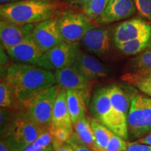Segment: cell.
<instances>
[{"instance_id":"obj_1","label":"cell","mask_w":151,"mask_h":151,"mask_svg":"<svg viewBox=\"0 0 151 151\" xmlns=\"http://www.w3.org/2000/svg\"><path fill=\"white\" fill-rule=\"evenodd\" d=\"M4 80L11 86L17 107L57 84L55 73L33 65L15 63L7 68Z\"/></svg>"},{"instance_id":"obj_2","label":"cell","mask_w":151,"mask_h":151,"mask_svg":"<svg viewBox=\"0 0 151 151\" xmlns=\"http://www.w3.org/2000/svg\"><path fill=\"white\" fill-rule=\"evenodd\" d=\"M58 5L53 0H21L1 4V19L15 23L37 24L53 17Z\"/></svg>"},{"instance_id":"obj_3","label":"cell","mask_w":151,"mask_h":151,"mask_svg":"<svg viewBox=\"0 0 151 151\" xmlns=\"http://www.w3.org/2000/svg\"><path fill=\"white\" fill-rule=\"evenodd\" d=\"M60 90L56 84L42 90L19 106L20 112L38 125L50 129L52 109Z\"/></svg>"},{"instance_id":"obj_4","label":"cell","mask_w":151,"mask_h":151,"mask_svg":"<svg viewBox=\"0 0 151 151\" xmlns=\"http://www.w3.org/2000/svg\"><path fill=\"white\" fill-rule=\"evenodd\" d=\"M47 130L19 112L12 118L4 141L11 151H23Z\"/></svg>"},{"instance_id":"obj_5","label":"cell","mask_w":151,"mask_h":151,"mask_svg":"<svg viewBox=\"0 0 151 151\" xmlns=\"http://www.w3.org/2000/svg\"><path fill=\"white\" fill-rule=\"evenodd\" d=\"M128 132L134 138L151 132V98L136 95L132 98L127 115Z\"/></svg>"},{"instance_id":"obj_6","label":"cell","mask_w":151,"mask_h":151,"mask_svg":"<svg viewBox=\"0 0 151 151\" xmlns=\"http://www.w3.org/2000/svg\"><path fill=\"white\" fill-rule=\"evenodd\" d=\"M81 51L80 42L63 41L43 52L37 66L50 71L70 67L78 59Z\"/></svg>"},{"instance_id":"obj_7","label":"cell","mask_w":151,"mask_h":151,"mask_svg":"<svg viewBox=\"0 0 151 151\" xmlns=\"http://www.w3.org/2000/svg\"><path fill=\"white\" fill-rule=\"evenodd\" d=\"M58 24L63 41L80 42L84 35L94 26L85 14L66 10L58 18Z\"/></svg>"},{"instance_id":"obj_8","label":"cell","mask_w":151,"mask_h":151,"mask_svg":"<svg viewBox=\"0 0 151 151\" xmlns=\"http://www.w3.org/2000/svg\"><path fill=\"white\" fill-rule=\"evenodd\" d=\"M109 96L113 110L110 130L126 140L129 135L127 115L130 106L127 94L120 87L113 85L109 86Z\"/></svg>"},{"instance_id":"obj_9","label":"cell","mask_w":151,"mask_h":151,"mask_svg":"<svg viewBox=\"0 0 151 151\" xmlns=\"http://www.w3.org/2000/svg\"><path fill=\"white\" fill-rule=\"evenodd\" d=\"M31 37L43 52L59 44L63 39L58 27V18H51L35 24Z\"/></svg>"},{"instance_id":"obj_10","label":"cell","mask_w":151,"mask_h":151,"mask_svg":"<svg viewBox=\"0 0 151 151\" xmlns=\"http://www.w3.org/2000/svg\"><path fill=\"white\" fill-rule=\"evenodd\" d=\"M57 85L66 90H79L86 99L89 96L92 81L88 80L73 65L55 71Z\"/></svg>"},{"instance_id":"obj_11","label":"cell","mask_w":151,"mask_h":151,"mask_svg":"<svg viewBox=\"0 0 151 151\" xmlns=\"http://www.w3.org/2000/svg\"><path fill=\"white\" fill-rule=\"evenodd\" d=\"M35 24H21L1 19L0 38L4 48L8 49L30 39Z\"/></svg>"},{"instance_id":"obj_12","label":"cell","mask_w":151,"mask_h":151,"mask_svg":"<svg viewBox=\"0 0 151 151\" xmlns=\"http://www.w3.org/2000/svg\"><path fill=\"white\" fill-rule=\"evenodd\" d=\"M149 35H151V24L142 19L134 18L116 26L113 33V40L117 45Z\"/></svg>"},{"instance_id":"obj_13","label":"cell","mask_w":151,"mask_h":151,"mask_svg":"<svg viewBox=\"0 0 151 151\" xmlns=\"http://www.w3.org/2000/svg\"><path fill=\"white\" fill-rule=\"evenodd\" d=\"M90 109L93 118L110 129L113 110L109 96V87L101 88L94 92Z\"/></svg>"},{"instance_id":"obj_14","label":"cell","mask_w":151,"mask_h":151,"mask_svg":"<svg viewBox=\"0 0 151 151\" xmlns=\"http://www.w3.org/2000/svg\"><path fill=\"white\" fill-rule=\"evenodd\" d=\"M80 42L88 52L99 56L104 55L110 50L109 30L94 27L84 35Z\"/></svg>"},{"instance_id":"obj_15","label":"cell","mask_w":151,"mask_h":151,"mask_svg":"<svg viewBox=\"0 0 151 151\" xmlns=\"http://www.w3.org/2000/svg\"><path fill=\"white\" fill-rule=\"evenodd\" d=\"M73 65L91 81L106 78L109 76V69L106 66L94 56L82 51Z\"/></svg>"},{"instance_id":"obj_16","label":"cell","mask_w":151,"mask_h":151,"mask_svg":"<svg viewBox=\"0 0 151 151\" xmlns=\"http://www.w3.org/2000/svg\"><path fill=\"white\" fill-rule=\"evenodd\" d=\"M136 9L133 0H110L104 11L96 20L100 23L117 22L132 16Z\"/></svg>"},{"instance_id":"obj_17","label":"cell","mask_w":151,"mask_h":151,"mask_svg":"<svg viewBox=\"0 0 151 151\" xmlns=\"http://www.w3.org/2000/svg\"><path fill=\"white\" fill-rule=\"evenodd\" d=\"M8 55L17 63L37 66L39 58L43 53L32 38L17 46L6 49Z\"/></svg>"},{"instance_id":"obj_18","label":"cell","mask_w":151,"mask_h":151,"mask_svg":"<svg viewBox=\"0 0 151 151\" xmlns=\"http://www.w3.org/2000/svg\"><path fill=\"white\" fill-rule=\"evenodd\" d=\"M58 127L73 129V122L67 106V90L61 88L54 104L50 129Z\"/></svg>"},{"instance_id":"obj_19","label":"cell","mask_w":151,"mask_h":151,"mask_svg":"<svg viewBox=\"0 0 151 151\" xmlns=\"http://www.w3.org/2000/svg\"><path fill=\"white\" fill-rule=\"evenodd\" d=\"M73 126V133L70 139L95 150V139L91 126V118L86 116L75 122Z\"/></svg>"},{"instance_id":"obj_20","label":"cell","mask_w":151,"mask_h":151,"mask_svg":"<svg viewBox=\"0 0 151 151\" xmlns=\"http://www.w3.org/2000/svg\"><path fill=\"white\" fill-rule=\"evenodd\" d=\"M67 102L73 124L86 116V98L79 90H67Z\"/></svg>"},{"instance_id":"obj_21","label":"cell","mask_w":151,"mask_h":151,"mask_svg":"<svg viewBox=\"0 0 151 151\" xmlns=\"http://www.w3.org/2000/svg\"><path fill=\"white\" fill-rule=\"evenodd\" d=\"M116 46L123 54L128 55H139L147 49L151 48V35L119 43L116 45Z\"/></svg>"},{"instance_id":"obj_22","label":"cell","mask_w":151,"mask_h":151,"mask_svg":"<svg viewBox=\"0 0 151 151\" xmlns=\"http://www.w3.org/2000/svg\"><path fill=\"white\" fill-rule=\"evenodd\" d=\"M91 126L95 139V150L105 151L113 132L94 118H91Z\"/></svg>"},{"instance_id":"obj_23","label":"cell","mask_w":151,"mask_h":151,"mask_svg":"<svg viewBox=\"0 0 151 151\" xmlns=\"http://www.w3.org/2000/svg\"><path fill=\"white\" fill-rule=\"evenodd\" d=\"M132 72L151 71V48L141 52L129 62Z\"/></svg>"},{"instance_id":"obj_24","label":"cell","mask_w":151,"mask_h":151,"mask_svg":"<svg viewBox=\"0 0 151 151\" xmlns=\"http://www.w3.org/2000/svg\"><path fill=\"white\" fill-rule=\"evenodd\" d=\"M52 135L50 130L43 132L33 143L23 151H53L52 146Z\"/></svg>"},{"instance_id":"obj_25","label":"cell","mask_w":151,"mask_h":151,"mask_svg":"<svg viewBox=\"0 0 151 151\" xmlns=\"http://www.w3.org/2000/svg\"><path fill=\"white\" fill-rule=\"evenodd\" d=\"M110 0H91L84 6V14L90 19H97L102 14Z\"/></svg>"},{"instance_id":"obj_26","label":"cell","mask_w":151,"mask_h":151,"mask_svg":"<svg viewBox=\"0 0 151 151\" xmlns=\"http://www.w3.org/2000/svg\"><path fill=\"white\" fill-rule=\"evenodd\" d=\"M122 81L135 87L143 93L151 97V83L137 77L134 73H127L122 76Z\"/></svg>"},{"instance_id":"obj_27","label":"cell","mask_w":151,"mask_h":151,"mask_svg":"<svg viewBox=\"0 0 151 151\" xmlns=\"http://www.w3.org/2000/svg\"><path fill=\"white\" fill-rule=\"evenodd\" d=\"M16 104L14 92L11 86L6 81H1L0 83V106L1 108L9 109Z\"/></svg>"},{"instance_id":"obj_28","label":"cell","mask_w":151,"mask_h":151,"mask_svg":"<svg viewBox=\"0 0 151 151\" xmlns=\"http://www.w3.org/2000/svg\"><path fill=\"white\" fill-rule=\"evenodd\" d=\"M127 148V143L113 132L109 139L105 151H126Z\"/></svg>"},{"instance_id":"obj_29","label":"cell","mask_w":151,"mask_h":151,"mask_svg":"<svg viewBox=\"0 0 151 151\" xmlns=\"http://www.w3.org/2000/svg\"><path fill=\"white\" fill-rule=\"evenodd\" d=\"M50 131L52 135V139L60 143H67L73 133V129L67 127L55 128L50 129Z\"/></svg>"},{"instance_id":"obj_30","label":"cell","mask_w":151,"mask_h":151,"mask_svg":"<svg viewBox=\"0 0 151 151\" xmlns=\"http://www.w3.org/2000/svg\"><path fill=\"white\" fill-rule=\"evenodd\" d=\"M141 16L151 21V0H133Z\"/></svg>"},{"instance_id":"obj_31","label":"cell","mask_w":151,"mask_h":151,"mask_svg":"<svg viewBox=\"0 0 151 151\" xmlns=\"http://www.w3.org/2000/svg\"><path fill=\"white\" fill-rule=\"evenodd\" d=\"M126 151H151V146L137 141L134 143H127V148Z\"/></svg>"},{"instance_id":"obj_32","label":"cell","mask_w":151,"mask_h":151,"mask_svg":"<svg viewBox=\"0 0 151 151\" xmlns=\"http://www.w3.org/2000/svg\"><path fill=\"white\" fill-rule=\"evenodd\" d=\"M52 146L53 151H74V149L69 143H60L52 139Z\"/></svg>"},{"instance_id":"obj_33","label":"cell","mask_w":151,"mask_h":151,"mask_svg":"<svg viewBox=\"0 0 151 151\" xmlns=\"http://www.w3.org/2000/svg\"><path fill=\"white\" fill-rule=\"evenodd\" d=\"M67 143H69V144L72 146L73 149H74V151H95L93 149L89 148V147L76 142V141L71 140V139H69L67 141Z\"/></svg>"},{"instance_id":"obj_34","label":"cell","mask_w":151,"mask_h":151,"mask_svg":"<svg viewBox=\"0 0 151 151\" xmlns=\"http://www.w3.org/2000/svg\"><path fill=\"white\" fill-rule=\"evenodd\" d=\"M134 73L137 77L143 80L149 81L151 83V71H144L140 72H132Z\"/></svg>"},{"instance_id":"obj_35","label":"cell","mask_w":151,"mask_h":151,"mask_svg":"<svg viewBox=\"0 0 151 151\" xmlns=\"http://www.w3.org/2000/svg\"><path fill=\"white\" fill-rule=\"evenodd\" d=\"M137 142L141 143H145V144L150 145L151 146V132L145 136V137L140 138V139L137 141Z\"/></svg>"},{"instance_id":"obj_36","label":"cell","mask_w":151,"mask_h":151,"mask_svg":"<svg viewBox=\"0 0 151 151\" xmlns=\"http://www.w3.org/2000/svg\"><path fill=\"white\" fill-rule=\"evenodd\" d=\"M69 1L73 4H76L80 5L81 6H82L83 8L91 0H69Z\"/></svg>"},{"instance_id":"obj_37","label":"cell","mask_w":151,"mask_h":151,"mask_svg":"<svg viewBox=\"0 0 151 151\" xmlns=\"http://www.w3.org/2000/svg\"><path fill=\"white\" fill-rule=\"evenodd\" d=\"M0 151H11L4 141H1L0 143Z\"/></svg>"},{"instance_id":"obj_38","label":"cell","mask_w":151,"mask_h":151,"mask_svg":"<svg viewBox=\"0 0 151 151\" xmlns=\"http://www.w3.org/2000/svg\"><path fill=\"white\" fill-rule=\"evenodd\" d=\"M21 1V0H0L1 1V4H4L6 3H11V2H15V1Z\"/></svg>"}]
</instances>
